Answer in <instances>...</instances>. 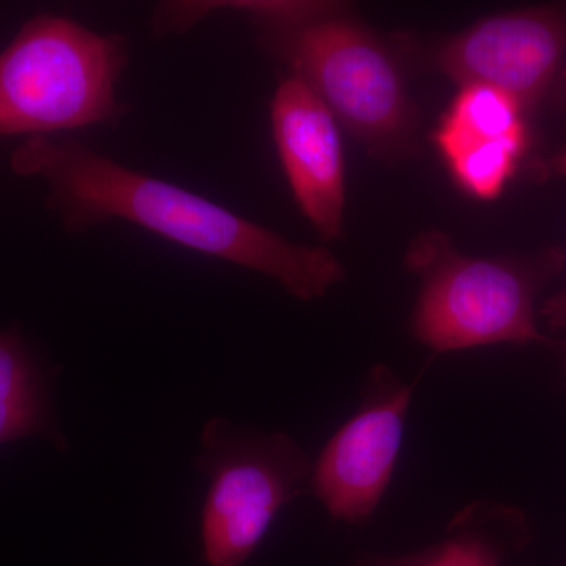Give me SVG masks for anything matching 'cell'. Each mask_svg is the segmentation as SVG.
<instances>
[{"instance_id":"obj_11","label":"cell","mask_w":566,"mask_h":566,"mask_svg":"<svg viewBox=\"0 0 566 566\" xmlns=\"http://www.w3.org/2000/svg\"><path fill=\"white\" fill-rule=\"evenodd\" d=\"M524 107L488 85H464L433 133L436 148L475 139H527Z\"/></svg>"},{"instance_id":"obj_12","label":"cell","mask_w":566,"mask_h":566,"mask_svg":"<svg viewBox=\"0 0 566 566\" xmlns=\"http://www.w3.org/2000/svg\"><path fill=\"white\" fill-rule=\"evenodd\" d=\"M331 2H293V0H200V2H163L151 14V33L156 36L188 32L197 22L212 13H241L252 24L256 22H297L318 17Z\"/></svg>"},{"instance_id":"obj_2","label":"cell","mask_w":566,"mask_h":566,"mask_svg":"<svg viewBox=\"0 0 566 566\" xmlns=\"http://www.w3.org/2000/svg\"><path fill=\"white\" fill-rule=\"evenodd\" d=\"M253 28L260 48L311 85L371 156L390 163L415 155L419 117L400 59L352 7L331 2L311 20Z\"/></svg>"},{"instance_id":"obj_14","label":"cell","mask_w":566,"mask_h":566,"mask_svg":"<svg viewBox=\"0 0 566 566\" xmlns=\"http://www.w3.org/2000/svg\"><path fill=\"white\" fill-rule=\"evenodd\" d=\"M562 95H564V102L566 104V74H565L564 84H562Z\"/></svg>"},{"instance_id":"obj_3","label":"cell","mask_w":566,"mask_h":566,"mask_svg":"<svg viewBox=\"0 0 566 566\" xmlns=\"http://www.w3.org/2000/svg\"><path fill=\"white\" fill-rule=\"evenodd\" d=\"M558 248L528 256H469L444 232L415 237L405 266L419 275L417 340L436 353L494 344H549L535 319L543 286L564 268Z\"/></svg>"},{"instance_id":"obj_7","label":"cell","mask_w":566,"mask_h":566,"mask_svg":"<svg viewBox=\"0 0 566 566\" xmlns=\"http://www.w3.org/2000/svg\"><path fill=\"white\" fill-rule=\"evenodd\" d=\"M415 385L376 365L365 382L364 400L324 447L311 486L334 520L360 524L374 515L403 444L405 422Z\"/></svg>"},{"instance_id":"obj_5","label":"cell","mask_w":566,"mask_h":566,"mask_svg":"<svg viewBox=\"0 0 566 566\" xmlns=\"http://www.w3.org/2000/svg\"><path fill=\"white\" fill-rule=\"evenodd\" d=\"M196 465L210 476L203 506L205 558L210 566H241L262 542L283 505L312 480L314 464L290 436L237 430L210 420Z\"/></svg>"},{"instance_id":"obj_1","label":"cell","mask_w":566,"mask_h":566,"mask_svg":"<svg viewBox=\"0 0 566 566\" xmlns=\"http://www.w3.org/2000/svg\"><path fill=\"white\" fill-rule=\"evenodd\" d=\"M11 170L46 182L48 207L63 229L82 233L111 221L134 223L182 248L268 275L301 301L326 296L346 268L329 249L292 243L199 193L99 155L73 137H28Z\"/></svg>"},{"instance_id":"obj_4","label":"cell","mask_w":566,"mask_h":566,"mask_svg":"<svg viewBox=\"0 0 566 566\" xmlns=\"http://www.w3.org/2000/svg\"><path fill=\"white\" fill-rule=\"evenodd\" d=\"M128 41L70 18L43 14L22 25L0 54V136H48L112 125L125 115L117 98Z\"/></svg>"},{"instance_id":"obj_6","label":"cell","mask_w":566,"mask_h":566,"mask_svg":"<svg viewBox=\"0 0 566 566\" xmlns=\"http://www.w3.org/2000/svg\"><path fill=\"white\" fill-rule=\"evenodd\" d=\"M411 59L460 87L488 85L532 109L554 87L566 54V3L504 11L431 44L400 41Z\"/></svg>"},{"instance_id":"obj_10","label":"cell","mask_w":566,"mask_h":566,"mask_svg":"<svg viewBox=\"0 0 566 566\" xmlns=\"http://www.w3.org/2000/svg\"><path fill=\"white\" fill-rule=\"evenodd\" d=\"M32 436L50 439L61 450L66 447L46 375L17 329L0 331V444Z\"/></svg>"},{"instance_id":"obj_13","label":"cell","mask_w":566,"mask_h":566,"mask_svg":"<svg viewBox=\"0 0 566 566\" xmlns=\"http://www.w3.org/2000/svg\"><path fill=\"white\" fill-rule=\"evenodd\" d=\"M546 172L565 175L566 177V148L554 155L545 166ZM543 318L546 319L551 329H564L566 327V286L562 292L554 294L553 297L543 304L539 311Z\"/></svg>"},{"instance_id":"obj_8","label":"cell","mask_w":566,"mask_h":566,"mask_svg":"<svg viewBox=\"0 0 566 566\" xmlns=\"http://www.w3.org/2000/svg\"><path fill=\"white\" fill-rule=\"evenodd\" d=\"M279 159L294 200L323 241L344 234L345 159L333 112L311 85L289 74L271 102Z\"/></svg>"},{"instance_id":"obj_9","label":"cell","mask_w":566,"mask_h":566,"mask_svg":"<svg viewBox=\"0 0 566 566\" xmlns=\"http://www.w3.org/2000/svg\"><path fill=\"white\" fill-rule=\"evenodd\" d=\"M527 536L523 513L475 501L450 523L444 542L403 557H365L359 566H501L506 551Z\"/></svg>"}]
</instances>
